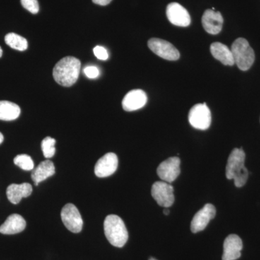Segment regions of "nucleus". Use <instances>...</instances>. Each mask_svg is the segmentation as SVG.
Here are the masks:
<instances>
[{
	"label": "nucleus",
	"mask_w": 260,
	"mask_h": 260,
	"mask_svg": "<svg viewBox=\"0 0 260 260\" xmlns=\"http://www.w3.org/2000/svg\"><path fill=\"white\" fill-rule=\"evenodd\" d=\"M216 209L212 204H206L199 210L193 218L191 222V231L192 233H198L204 230L210 220L215 216Z\"/></svg>",
	"instance_id": "nucleus-11"
},
{
	"label": "nucleus",
	"mask_w": 260,
	"mask_h": 260,
	"mask_svg": "<svg viewBox=\"0 0 260 260\" xmlns=\"http://www.w3.org/2000/svg\"><path fill=\"white\" fill-rule=\"evenodd\" d=\"M81 63L74 56H66L56 63L53 77L58 84L64 87L74 85L79 78Z\"/></svg>",
	"instance_id": "nucleus-1"
},
{
	"label": "nucleus",
	"mask_w": 260,
	"mask_h": 260,
	"mask_svg": "<svg viewBox=\"0 0 260 260\" xmlns=\"http://www.w3.org/2000/svg\"><path fill=\"white\" fill-rule=\"evenodd\" d=\"M210 52L215 59H218L224 65L233 66L235 64L232 51L222 43H213L210 46Z\"/></svg>",
	"instance_id": "nucleus-18"
},
{
	"label": "nucleus",
	"mask_w": 260,
	"mask_h": 260,
	"mask_svg": "<svg viewBox=\"0 0 260 260\" xmlns=\"http://www.w3.org/2000/svg\"><path fill=\"white\" fill-rule=\"evenodd\" d=\"M95 4L101 5V6H106L109 5L112 0H92Z\"/></svg>",
	"instance_id": "nucleus-27"
},
{
	"label": "nucleus",
	"mask_w": 260,
	"mask_h": 260,
	"mask_svg": "<svg viewBox=\"0 0 260 260\" xmlns=\"http://www.w3.org/2000/svg\"><path fill=\"white\" fill-rule=\"evenodd\" d=\"M164 215H169V213H170V210H169V208H165V209L164 210Z\"/></svg>",
	"instance_id": "nucleus-28"
},
{
	"label": "nucleus",
	"mask_w": 260,
	"mask_h": 260,
	"mask_svg": "<svg viewBox=\"0 0 260 260\" xmlns=\"http://www.w3.org/2000/svg\"><path fill=\"white\" fill-rule=\"evenodd\" d=\"M32 188L28 183L17 184H12L8 186L6 194L8 199L13 204H18L24 198H28L32 194Z\"/></svg>",
	"instance_id": "nucleus-16"
},
{
	"label": "nucleus",
	"mask_w": 260,
	"mask_h": 260,
	"mask_svg": "<svg viewBox=\"0 0 260 260\" xmlns=\"http://www.w3.org/2000/svg\"><path fill=\"white\" fill-rule=\"evenodd\" d=\"M243 249L241 238L236 234H231L223 243V254L222 260H236L240 258Z\"/></svg>",
	"instance_id": "nucleus-15"
},
{
	"label": "nucleus",
	"mask_w": 260,
	"mask_h": 260,
	"mask_svg": "<svg viewBox=\"0 0 260 260\" xmlns=\"http://www.w3.org/2000/svg\"><path fill=\"white\" fill-rule=\"evenodd\" d=\"M55 174V167L51 160H44L41 162L35 169H34L31 178L36 185H39V183L46 180L48 178Z\"/></svg>",
	"instance_id": "nucleus-19"
},
{
	"label": "nucleus",
	"mask_w": 260,
	"mask_h": 260,
	"mask_svg": "<svg viewBox=\"0 0 260 260\" xmlns=\"http://www.w3.org/2000/svg\"><path fill=\"white\" fill-rule=\"evenodd\" d=\"M167 15L173 25L179 27H187L190 25L191 17L187 10L177 3H170L167 6Z\"/></svg>",
	"instance_id": "nucleus-10"
},
{
	"label": "nucleus",
	"mask_w": 260,
	"mask_h": 260,
	"mask_svg": "<svg viewBox=\"0 0 260 260\" xmlns=\"http://www.w3.org/2000/svg\"><path fill=\"white\" fill-rule=\"evenodd\" d=\"M149 260H157V259H154V258L151 257V258H150V259H149Z\"/></svg>",
	"instance_id": "nucleus-31"
},
{
	"label": "nucleus",
	"mask_w": 260,
	"mask_h": 260,
	"mask_svg": "<svg viewBox=\"0 0 260 260\" xmlns=\"http://www.w3.org/2000/svg\"><path fill=\"white\" fill-rule=\"evenodd\" d=\"M118 167V158L115 153H109L98 160L95 166V174L99 178L112 175Z\"/></svg>",
	"instance_id": "nucleus-12"
},
{
	"label": "nucleus",
	"mask_w": 260,
	"mask_h": 260,
	"mask_svg": "<svg viewBox=\"0 0 260 260\" xmlns=\"http://www.w3.org/2000/svg\"><path fill=\"white\" fill-rule=\"evenodd\" d=\"M231 51L239 69L243 71L250 69L255 60V54L247 40L243 38L237 39L233 43Z\"/></svg>",
	"instance_id": "nucleus-4"
},
{
	"label": "nucleus",
	"mask_w": 260,
	"mask_h": 260,
	"mask_svg": "<svg viewBox=\"0 0 260 260\" xmlns=\"http://www.w3.org/2000/svg\"><path fill=\"white\" fill-rule=\"evenodd\" d=\"M93 53L98 59L100 60H107L109 59V53L105 48L101 47V46H96L93 49Z\"/></svg>",
	"instance_id": "nucleus-26"
},
{
	"label": "nucleus",
	"mask_w": 260,
	"mask_h": 260,
	"mask_svg": "<svg viewBox=\"0 0 260 260\" xmlns=\"http://www.w3.org/2000/svg\"><path fill=\"white\" fill-rule=\"evenodd\" d=\"M14 164L23 170L32 171L34 169V160L30 156L25 154L17 155L14 158Z\"/></svg>",
	"instance_id": "nucleus-23"
},
{
	"label": "nucleus",
	"mask_w": 260,
	"mask_h": 260,
	"mask_svg": "<svg viewBox=\"0 0 260 260\" xmlns=\"http://www.w3.org/2000/svg\"><path fill=\"white\" fill-rule=\"evenodd\" d=\"M153 199L160 206L169 208L174 204V187L166 181H156L151 189Z\"/></svg>",
	"instance_id": "nucleus-8"
},
{
	"label": "nucleus",
	"mask_w": 260,
	"mask_h": 260,
	"mask_svg": "<svg viewBox=\"0 0 260 260\" xmlns=\"http://www.w3.org/2000/svg\"><path fill=\"white\" fill-rule=\"evenodd\" d=\"M61 218L65 227L70 232L75 234L81 232L83 225V219L79 210L75 205L68 203L64 205L61 210Z\"/></svg>",
	"instance_id": "nucleus-7"
},
{
	"label": "nucleus",
	"mask_w": 260,
	"mask_h": 260,
	"mask_svg": "<svg viewBox=\"0 0 260 260\" xmlns=\"http://www.w3.org/2000/svg\"><path fill=\"white\" fill-rule=\"evenodd\" d=\"M3 141H4V136H3V135L0 133V144H1Z\"/></svg>",
	"instance_id": "nucleus-29"
},
{
	"label": "nucleus",
	"mask_w": 260,
	"mask_h": 260,
	"mask_svg": "<svg viewBox=\"0 0 260 260\" xmlns=\"http://www.w3.org/2000/svg\"><path fill=\"white\" fill-rule=\"evenodd\" d=\"M56 140L51 137H47L42 142L43 153L46 158H51L56 153Z\"/></svg>",
	"instance_id": "nucleus-22"
},
{
	"label": "nucleus",
	"mask_w": 260,
	"mask_h": 260,
	"mask_svg": "<svg viewBox=\"0 0 260 260\" xmlns=\"http://www.w3.org/2000/svg\"><path fill=\"white\" fill-rule=\"evenodd\" d=\"M3 49H2L1 47H0V57H2V56H3Z\"/></svg>",
	"instance_id": "nucleus-30"
},
{
	"label": "nucleus",
	"mask_w": 260,
	"mask_h": 260,
	"mask_svg": "<svg viewBox=\"0 0 260 260\" xmlns=\"http://www.w3.org/2000/svg\"><path fill=\"white\" fill-rule=\"evenodd\" d=\"M84 73L89 79H95L100 75V71L97 67L89 65L84 68Z\"/></svg>",
	"instance_id": "nucleus-25"
},
{
	"label": "nucleus",
	"mask_w": 260,
	"mask_h": 260,
	"mask_svg": "<svg viewBox=\"0 0 260 260\" xmlns=\"http://www.w3.org/2000/svg\"><path fill=\"white\" fill-rule=\"evenodd\" d=\"M181 160L178 157H171L162 161L157 169V174L162 181L172 183L180 174Z\"/></svg>",
	"instance_id": "nucleus-9"
},
{
	"label": "nucleus",
	"mask_w": 260,
	"mask_h": 260,
	"mask_svg": "<svg viewBox=\"0 0 260 260\" xmlns=\"http://www.w3.org/2000/svg\"><path fill=\"white\" fill-rule=\"evenodd\" d=\"M148 102L146 93L143 90H130L122 101V107L126 112H133L145 107Z\"/></svg>",
	"instance_id": "nucleus-14"
},
{
	"label": "nucleus",
	"mask_w": 260,
	"mask_h": 260,
	"mask_svg": "<svg viewBox=\"0 0 260 260\" xmlns=\"http://www.w3.org/2000/svg\"><path fill=\"white\" fill-rule=\"evenodd\" d=\"M245 153L242 148H234L228 159L225 176L228 179H234L237 187L245 185L249 172L244 166Z\"/></svg>",
	"instance_id": "nucleus-2"
},
{
	"label": "nucleus",
	"mask_w": 260,
	"mask_h": 260,
	"mask_svg": "<svg viewBox=\"0 0 260 260\" xmlns=\"http://www.w3.org/2000/svg\"><path fill=\"white\" fill-rule=\"evenodd\" d=\"M104 233L112 245L123 247L128 240V232L122 219L118 215H108L104 220Z\"/></svg>",
	"instance_id": "nucleus-3"
},
{
	"label": "nucleus",
	"mask_w": 260,
	"mask_h": 260,
	"mask_svg": "<svg viewBox=\"0 0 260 260\" xmlns=\"http://www.w3.org/2000/svg\"><path fill=\"white\" fill-rule=\"evenodd\" d=\"M26 226L25 219L18 215L13 214L10 215L4 223L0 226V233L6 235H12L23 232Z\"/></svg>",
	"instance_id": "nucleus-17"
},
{
	"label": "nucleus",
	"mask_w": 260,
	"mask_h": 260,
	"mask_svg": "<svg viewBox=\"0 0 260 260\" xmlns=\"http://www.w3.org/2000/svg\"><path fill=\"white\" fill-rule=\"evenodd\" d=\"M25 9L28 10L32 14H37L39 11V5L37 0H20Z\"/></svg>",
	"instance_id": "nucleus-24"
},
{
	"label": "nucleus",
	"mask_w": 260,
	"mask_h": 260,
	"mask_svg": "<svg viewBox=\"0 0 260 260\" xmlns=\"http://www.w3.org/2000/svg\"><path fill=\"white\" fill-rule=\"evenodd\" d=\"M211 112L205 103L196 104L189 111V124L195 129H208L211 124Z\"/></svg>",
	"instance_id": "nucleus-5"
},
{
	"label": "nucleus",
	"mask_w": 260,
	"mask_h": 260,
	"mask_svg": "<svg viewBox=\"0 0 260 260\" xmlns=\"http://www.w3.org/2000/svg\"><path fill=\"white\" fill-rule=\"evenodd\" d=\"M148 45L149 49L153 51L154 54L162 59L169 61H176L180 57V53L177 48L170 42L164 39L153 38L148 41Z\"/></svg>",
	"instance_id": "nucleus-6"
},
{
	"label": "nucleus",
	"mask_w": 260,
	"mask_h": 260,
	"mask_svg": "<svg viewBox=\"0 0 260 260\" xmlns=\"http://www.w3.org/2000/svg\"><path fill=\"white\" fill-rule=\"evenodd\" d=\"M20 114V108L17 104L8 101H0V120H15Z\"/></svg>",
	"instance_id": "nucleus-20"
},
{
	"label": "nucleus",
	"mask_w": 260,
	"mask_h": 260,
	"mask_svg": "<svg viewBox=\"0 0 260 260\" xmlns=\"http://www.w3.org/2000/svg\"><path fill=\"white\" fill-rule=\"evenodd\" d=\"M202 24L205 31L216 35L221 31L223 28V16L220 12L210 9L205 10L202 18Z\"/></svg>",
	"instance_id": "nucleus-13"
},
{
	"label": "nucleus",
	"mask_w": 260,
	"mask_h": 260,
	"mask_svg": "<svg viewBox=\"0 0 260 260\" xmlns=\"http://www.w3.org/2000/svg\"><path fill=\"white\" fill-rule=\"evenodd\" d=\"M5 41L10 47L15 50L23 51L28 49V44L26 39L14 32L7 34L5 36Z\"/></svg>",
	"instance_id": "nucleus-21"
}]
</instances>
